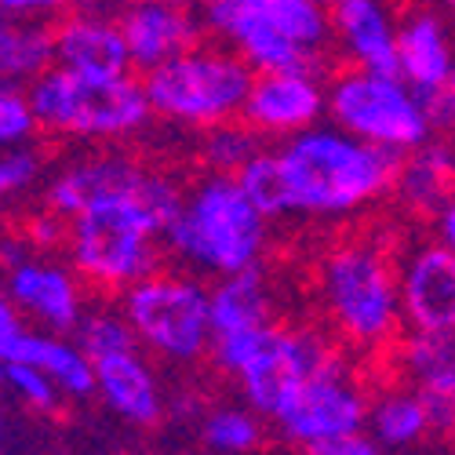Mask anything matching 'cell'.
<instances>
[{
    "label": "cell",
    "mask_w": 455,
    "mask_h": 455,
    "mask_svg": "<svg viewBox=\"0 0 455 455\" xmlns=\"http://www.w3.org/2000/svg\"><path fill=\"white\" fill-rule=\"evenodd\" d=\"M281 164L291 186L295 215L354 219L394 197L401 154L379 149L335 124H314L281 142Z\"/></svg>",
    "instance_id": "6da1fadb"
},
{
    "label": "cell",
    "mask_w": 455,
    "mask_h": 455,
    "mask_svg": "<svg viewBox=\"0 0 455 455\" xmlns=\"http://www.w3.org/2000/svg\"><path fill=\"white\" fill-rule=\"evenodd\" d=\"M197 15L208 41L234 48L255 73L331 77L343 66L321 0H201Z\"/></svg>",
    "instance_id": "7a4b0ae2"
},
{
    "label": "cell",
    "mask_w": 455,
    "mask_h": 455,
    "mask_svg": "<svg viewBox=\"0 0 455 455\" xmlns=\"http://www.w3.org/2000/svg\"><path fill=\"white\" fill-rule=\"evenodd\" d=\"M397 251L379 234L339 237L317 259V299L324 321L350 350L379 354L397 347L401 317V281Z\"/></svg>",
    "instance_id": "3957f363"
},
{
    "label": "cell",
    "mask_w": 455,
    "mask_h": 455,
    "mask_svg": "<svg viewBox=\"0 0 455 455\" xmlns=\"http://www.w3.org/2000/svg\"><path fill=\"white\" fill-rule=\"evenodd\" d=\"M267 230L270 222L234 175L204 172L197 182H189L182 212L164 230V251L186 270L219 281L259 267L267 251Z\"/></svg>",
    "instance_id": "277c9868"
},
{
    "label": "cell",
    "mask_w": 455,
    "mask_h": 455,
    "mask_svg": "<svg viewBox=\"0 0 455 455\" xmlns=\"http://www.w3.org/2000/svg\"><path fill=\"white\" fill-rule=\"evenodd\" d=\"M66 255L84 288L121 295L161 270V259L168 255L164 222L139 197V189L106 197L66 219Z\"/></svg>",
    "instance_id": "5b68a950"
},
{
    "label": "cell",
    "mask_w": 455,
    "mask_h": 455,
    "mask_svg": "<svg viewBox=\"0 0 455 455\" xmlns=\"http://www.w3.org/2000/svg\"><path fill=\"white\" fill-rule=\"evenodd\" d=\"M26 99L33 106L36 128L52 139L121 142L157 121L142 77L135 73L88 77V73L52 66L26 88Z\"/></svg>",
    "instance_id": "8992f818"
},
{
    "label": "cell",
    "mask_w": 455,
    "mask_h": 455,
    "mask_svg": "<svg viewBox=\"0 0 455 455\" xmlns=\"http://www.w3.org/2000/svg\"><path fill=\"white\" fill-rule=\"evenodd\" d=\"M251 84L255 69L234 48L208 41V36L197 48L142 73V88L154 106V117L194 132L241 121Z\"/></svg>",
    "instance_id": "52a82bcc"
},
{
    "label": "cell",
    "mask_w": 455,
    "mask_h": 455,
    "mask_svg": "<svg viewBox=\"0 0 455 455\" xmlns=\"http://www.w3.org/2000/svg\"><path fill=\"white\" fill-rule=\"evenodd\" d=\"M328 117L335 128L401 157L437 139L423 95L401 77L357 66H339L328 77Z\"/></svg>",
    "instance_id": "ba28073f"
},
{
    "label": "cell",
    "mask_w": 455,
    "mask_h": 455,
    "mask_svg": "<svg viewBox=\"0 0 455 455\" xmlns=\"http://www.w3.org/2000/svg\"><path fill=\"white\" fill-rule=\"evenodd\" d=\"M139 347L168 364H197L212 350V288L194 274L157 270L117 295Z\"/></svg>",
    "instance_id": "9c48e42d"
},
{
    "label": "cell",
    "mask_w": 455,
    "mask_h": 455,
    "mask_svg": "<svg viewBox=\"0 0 455 455\" xmlns=\"http://www.w3.org/2000/svg\"><path fill=\"white\" fill-rule=\"evenodd\" d=\"M347 368V357L335 339H328L321 328H274L270 343L259 350V357L237 375V390L244 404L259 415L274 419L277 404L307 379L321 371Z\"/></svg>",
    "instance_id": "30bf717a"
},
{
    "label": "cell",
    "mask_w": 455,
    "mask_h": 455,
    "mask_svg": "<svg viewBox=\"0 0 455 455\" xmlns=\"http://www.w3.org/2000/svg\"><path fill=\"white\" fill-rule=\"evenodd\" d=\"M368 404L371 397L354 379L350 364L321 371L307 383H299L274 411V423L281 434L299 448H317L350 434L368 430Z\"/></svg>",
    "instance_id": "8fae6325"
},
{
    "label": "cell",
    "mask_w": 455,
    "mask_h": 455,
    "mask_svg": "<svg viewBox=\"0 0 455 455\" xmlns=\"http://www.w3.org/2000/svg\"><path fill=\"white\" fill-rule=\"evenodd\" d=\"M434 0L401 4L397 26V73L415 95H437L451 88L455 73V29Z\"/></svg>",
    "instance_id": "7c38bea8"
},
{
    "label": "cell",
    "mask_w": 455,
    "mask_h": 455,
    "mask_svg": "<svg viewBox=\"0 0 455 455\" xmlns=\"http://www.w3.org/2000/svg\"><path fill=\"white\" fill-rule=\"evenodd\" d=\"M328 117V77L317 73H255L241 121L262 139H291Z\"/></svg>",
    "instance_id": "4fadbf2b"
},
{
    "label": "cell",
    "mask_w": 455,
    "mask_h": 455,
    "mask_svg": "<svg viewBox=\"0 0 455 455\" xmlns=\"http://www.w3.org/2000/svg\"><path fill=\"white\" fill-rule=\"evenodd\" d=\"M401 317L408 331L455 328V251L437 237L419 241L397 259Z\"/></svg>",
    "instance_id": "5bb4252c"
},
{
    "label": "cell",
    "mask_w": 455,
    "mask_h": 455,
    "mask_svg": "<svg viewBox=\"0 0 455 455\" xmlns=\"http://www.w3.org/2000/svg\"><path fill=\"white\" fill-rule=\"evenodd\" d=\"M394 364L401 383L427 401L430 434L455 437V328L404 331L397 339Z\"/></svg>",
    "instance_id": "9a60e30c"
},
{
    "label": "cell",
    "mask_w": 455,
    "mask_h": 455,
    "mask_svg": "<svg viewBox=\"0 0 455 455\" xmlns=\"http://www.w3.org/2000/svg\"><path fill=\"white\" fill-rule=\"evenodd\" d=\"M113 15H117L124 29L132 66L139 77L204 41L197 8L168 4V0H124Z\"/></svg>",
    "instance_id": "2e32d148"
},
{
    "label": "cell",
    "mask_w": 455,
    "mask_h": 455,
    "mask_svg": "<svg viewBox=\"0 0 455 455\" xmlns=\"http://www.w3.org/2000/svg\"><path fill=\"white\" fill-rule=\"evenodd\" d=\"M4 291L19 307L22 317L41 321L55 335L77 331L84 317V281L73 267H59L41 255H29L19 267L4 270Z\"/></svg>",
    "instance_id": "e0dca14e"
},
{
    "label": "cell",
    "mask_w": 455,
    "mask_h": 455,
    "mask_svg": "<svg viewBox=\"0 0 455 455\" xmlns=\"http://www.w3.org/2000/svg\"><path fill=\"white\" fill-rule=\"evenodd\" d=\"M52 52H55V66L88 73V77L135 73L124 29L113 12L69 8L52 22Z\"/></svg>",
    "instance_id": "ac0fdd59"
},
{
    "label": "cell",
    "mask_w": 455,
    "mask_h": 455,
    "mask_svg": "<svg viewBox=\"0 0 455 455\" xmlns=\"http://www.w3.org/2000/svg\"><path fill=\"white\" fill-rule=\"evenodd\" d=\"M328 12H331V36L339 62L401 77L397 73L401 8L394 0H335Z\"/></svg>",
    "instance_id": "d6986e66"
},
{
    "label": "cell",
    "mask_w": 455,
    "mask_h": 455,
    "mask_svg": "<svg viewBox=\"0 0 455 455\" xmlns=\"http://www.w3.org/2000/svg\"><path fill=\"white\" fill-rule=\"evenodd\" d=\"M142 175H146V164H139L128 154H88L81 161L66 164L44 186V208L62 219H73L95 201L135 194L142 186Z\"/></svg>",
    "instance_id": "ffe728a7"
},
{
    "label": "cell",
    "mask_w": 455,
    "mask_h": 455,
    "mask_svg": "<svg viewBox=\"0 0 455 455\" xmlns=\"http://www.w3.org/2000/svg\"><path fill=\"white\" fill-rule=\"evenodd\" d=\"M95 394L106 401L113 415H121L132 427H157L168 415L157 371L149 368L142 350L95 361Z\"/></svg>",
    "instance_id": "44dd1931"
},
{
    "label": "cell",
    "mask_w": 455,
    "mask_h": 455,
    "mask_svg": "<svg viewBox=\"0 0 455 455\" xmlns=\"http://www.w3.org/2000/svg\"><path fill=\"white\" fill-rule=\"evenodd\" d=\"M455 197V149L451 142H427L415 154L401 157L394 201L415 215L434 222V215Z\"/></svg>",
    "instance_id": "7402d4cb"
},
{
    "label": "cell",
    "mask_w": 455,
    "mask_h": 455,
    "mask_svg": "<svg viewBox=\"0 0 455 455\" xmlns=\"http://www.w3.org/2000/svg\"><path fill=\"white\" fill-rule=\"evenodd\" d=\"M12 361H26L41 368L52 383L62 390V397H92L95 394V361L69 339L55 331H26Z\"/></svg>",
    "instance_id": "603a6c76"
},
{
    "label": "cell",
    "mask_w": 455,
    "mask_h": 455,
    "mask_svg": "<svg viewBox=\"0 0 455 455\" xmlns=\"http://www.w3.org/2000/svg\"><path fill=\"white\" fill-rule=\"evenodd\" d=\"M259 324H274V299H270L262 267L219 277L212 284V328H215V335L259 328Z\"/></svg>",
    "instance_id": "cb8c5ba5"
},
{
    "label": "cell",
    "mask_w": 455,
    "mask_h": 455,
    "mask_svg": "<svg viewBox=\"0 0 455 455\" xmlns=\"http://www.w3.org/2000/svg\"><path fill=\"white\" fill-rule=\"evenodd\" d=\"M52 66H55L52 22L15 19L0 12V81L29 88Z\"/></svg>",
    "instance_id": "d4e9b609"
},
{
    "label": "cell",
    "mask_w": 455,
    "mask_h": 455,
    "mask_svg": "<svg viewBox=\"0 0 455 455\" xmlns=\"http://www.w3.org/2000/svg\"><path fill=\"white\" fill-rule=\"evenodd\" d=\"M368 430L383 448H411L430 434V411L427 401L411 387L379 390L368 404Z\"/></svg>",
    "instance_id": "484cf974"
},
{
    "label": "cell",
    "mask_w": 455,
    "mask_h": 455,
    "mask_svg": "<svg viewBox=\"0 0 455 455\" xmlns=\"http://www.w3.org/2000/svg\"><path fill=\"white\" fill-rule=\"evenodd\" d=\"M234 179L241 182V189L248 194V201L262 212V219H267V222L295 219L291 186H288V175H284V164H281V154H277V149H267V146H262L259 154H255Z\"/></svg>",
    "instance_id": "4316f807"
},
{
    "label": "cell",
    "mask_w": 455,
    "mask_h": 455,
    "mask_svg": "<svg viewBox=\"0 0 455 455\" xmlns=\"http://www.w3.org/2000/svg\"><path fill=\"white\" fill-rule=\"evenodd\" d=\"M73 343H77L92 361L117 357V354H128V350H142L135 328L128 324V317L121 310V302H117V307L109 302V307L84 310L77 331H73Z\"/></svg>",
    "instance_id": "83f0119b"
},
{
    "label": "cell",
    "mask_w": 455,
    "mask_h": 455,
    "mask_svg": "<svg viewBox=\"0 0 455 455\" xmlns=\"http://www.w3.org/2000/svg\"><path fill=\"white\" fill-rule=\"evenodd\" d=\"M259 149H262V135L255 128H248L244 121H226V124H215V128L201 132L197 157H201L204 172L237 175Z\"/></svg>",
    "instance_id": "f1b7e54d"
},
{
    "label": "cell",
    "mask_w": 455,
    "mask_h": 455,
    "mask_svg": "<svg viewBox=\"0 0 455 455\" xmlns=\"http://www.w3.org/2000/svg\"><path fill=\"white\" fill-rule=\"evenodd\" d=\"M201 437L219 455H248L262 444V419L251 408L219 404L201 415Z\"/></svg>",
    "instance_id": "f546056e"
},
{
    "label": "cell",
    "mask_w": 455,
    "mask_h": 455,
    "mask_svg": "<svg viewBox=\"0 0 455 455\" xmlns=\"http://www.w3.org/2000/svg\"><path fill=\"white\" fill-rule=\"evenodd\" d=\"M274 328H277V324H259V328H241V331H222V335L212 339L208 361H212L222 375L237 379V375L259 357V350L270 343Z\"/></svg>",
    "instance_id": "4dcf8cb0"
},
{
    "label": "cell",
    "mask_w": 455,
    "mask_h": 455,
    "mask_svg": "<svg viewBox=\"0 0 455 455\" xmlns=\"http://www.w3.org/2000/svg\"><path fill=\"white\" fill-rule=\"evenodd\" d=\"M4 387H12V394L33 411H55L59 397H62V390L52 383V379L41 368L26 364V361H8L4 364Z\"/></svg>",
    "instance_id": "1f68e13d"
},
{
    "label": "cell",
    "mask_w": 455,
    "mask_h": 455,
    "mask_svg": "<svg viewBox=\"0 0 455 455\" xmlns=\"http://www.w3.org/2000/svg\"><path fill=\"white\" fill-rule=\"evenodd\" d=\"M36 132V117H33V106L26 99V88L15 84H0V154L12 146L29 142Z\"/></svg>",
    "instance_id": "d6a6232c"
},
{
    "label": "cell",
    "mask_w": 455,
    "mask_h": 455,
    "mask_svg": "<svg viewBox=\"0 0 455 455\" xmlns=\"http://www.w3.org/2000/svg\"><path fill=\"white\" fill-rule=\"evenodd\" d=\"M44 179V154L33 146H12L0 154V194L4 197H15V194H26L36 182Z\"/></svg>",
    "instance_id": "836d02e7"
},
{
    "label": "cell",
    "mask_w": 455,
    "mask_h": 455,
    "mask_svg": "<svg viewBox=\"0 0 455 455\" xmlns=\"http://www.w3.org/2000/svg\"><path fill=\"white\" fill-rule=\"evenodd\" d=\"M22 335H26L22 314H19V307L12 302V295L4 291V284H0V364H8L15 357Z\"/></svg>",
    "instance_id": "e575fe53"
},
{
    "label": "cell",
    "mask_w": 455,
    "mask_h": 455,
    "mask_svg": "<svg viewBox=\"0 0 455 455\" xmlns=\"http://www.w3.org/2000/svg\"><path fill=\"white\" fill-rule=\"evenodd\" d=\"M73 8V0H0V12L33 22H55Z\"/></svg>",
    "instance_id": "d590c367"
},
{
    "label": "cell",
    "mask_w": 455,
    "mask_h": 455,
    "mask_svg": "<svg viewBox=\"0 0 455 455\" xmlns=\"http://www.w3.org/2000/svg\"><path fill=\"white\" fill-rule=\"evenodd\" d=\"M307 455H387V451H383V444H379L375 437L350 434V437H339V441L317 444V448H310Z\"/></svg>",
    "instance_id": "8d00e7d4"
},
{
    "label": "cell",
    "mask_w": 455,
    "mask_h": 455,
    "mask_svg": "<svg viewBox=\"0 0 455 455\" xmlns=\"http://www.w3.org/2000/svg\"><path fill=\"white\" fill-rule=\"evenodd\" d=\"M430 226H434V237H437L444 248H451V251H455V197H451V201L434 215V222H430Z\"/></svg>",
    "instance_id": "74e56055"
},
{
    "label": "cell",
    "mask_w": 455,
    "mask_h": 455,
    "mask_svg": "<svg viewBox=\"0 0 455 455\" xmlns=\"http://www.w3.org/2000/svg\"><path fill=\"white\" fill-rule=\"evenodd\" d=\"M124 0H73V8H88V12H117Z\"/></svg>",
    "instance_id": "f35d334b"
},
{
    "label": "cell",
    "mask_w": 455,
    "mask_h": 455,
    "mask_svg": "<svg viewBox=\"0 0 455 455\" xmlns=\"http://www.w3.org/2000/svg\"><path fill=\"white\" fill-rule=\"evenodd\" d=\"M172 411L179 415V419H182V415L189 419V415H197V397H186V394H179V397L172 401Z\"/></svg>",
    "instance_id": "ab89813d"
},
{
    "label": "cell",
    "mask_w": 455,
    "mask_h": 455,
    "mask_svg": "<svg viewBox=\"0 0 455 455\" xmlns=\"http://www.w3.org/2000/svg\"><path fill=\"white\" fill-rule=\"evenodd\" d=\"M434 4H437L444 15H451V19H455V0H434Z\"/></svg>",
    "instance_id": "60d3db41"
},
{
    "label": "cell",
    "mask_w": 455,
    "mask_h": 455,
    "mask_svg": "<svg viewBox=\"0 0 455 455\" xmlns=\"http://www.w3.org/2000/svg\"><path fill=\"white\" fill-rule=\"evenodd\" d=\"M168 4H182V8H197L201 0H168Z\"/></svg>",
    "instance_id": "b9f144b4"
},
{
    "label": "cell",
    "mask_w": 455,
    "mask_h": 455,
    "mask_svg": "<svg viewBox=\"0 0 455 455\" xmlns=\"http://www.w3.org/2000/svg\"><path fill=\"white\" fill-rule=\"evenodd\" d=\"M0 383H4V364H0Z\"/></svg>",
    "instance_id": "7bdbcfd3"
},
{
    "label": "cell",
    "mask_w": 455,
    "mask_h": 455,
    "mask_svg": "<svg viewBox=\"0 0 455 455\" xmlns=\"http://www.w3.org/2000/svg\"><path fill=\"white\" fill-rule=\"evenodd\" d=\"M321 4H328V8H331V4H335V0H321Z\"/></svg>",
    "instance_id": "ee69618b"
},
{
    "label": "cell",
    "mask_w": 455,
    "mask_h": 455,
    "mask_svg": "<svg viewBox=\"0 0 455 455\" xmlns=\"http://www.w3.org/2000/svg\"><path fill=\"white\" fill-rule=\"evenodd\" d=\"M451 88H455V73H451Z\"/></svg>",
    "instance_id": "f6af8a7d"
},
{
    "label": "cell",
    "mask_w": 455,
    "mask_h": 455,
    "mask_svg": "<svg viewBox=\"0 0 455 455\" xmlns=\"http://www.w3.org/2000/svg\"><path fill=\"white\" fill-rule=\"evenodd\" d=\"M0 434H4V423H0Z\"/></svg>",
    "instance_id": "bcb514c9"
},
{
    "label": "cell",
    "mask_w": 455,
    "mask_h": 455,
    "mask_svg": "<svg viewBox=\"0 0 455 455\" xmlns=\"http://www.w3.org/2000/svg\"><path fill=\"white\" fill-rule=\"evenodd\" d=\"M0 197H4V194H0Z\"/></svg>",
    "instance_id": "7dc6e473"
}]
</instances>
